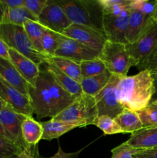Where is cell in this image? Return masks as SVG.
<instances>
[{"label":"cell","instance_id":"6da1fadb","mask_svg":"<svg viewBox=\"0 0 157 158\" xmlns=\"http://www.w3.org/2000/svg\"><path fill=\"white\" fill-rule=\"evenodd\" d=\"M34 87L29 86L33 114L38 119L55 117L69 106L76 98L58 84L52 74L42 64Z\"/></svg>","mask_w":157,"mask_h":158},{"label":"cell","instance_id":"7a4b0ae2","mask_svg":"<svg viewBox=\"0 0 157 158\" xmlns=\"http://www.w3.org/2000/svg\"><path fill=\"white\" fill-rule=\"evenodd\" d=\"M155 94L150 71L145 69L130 77L120 78L116 88L119 103L126 110L138 112L151 103Z\"/></svg>","mask_w":157,"mask_h":158},{"label":"cell","instance_id":"3957f363","mask_svg":"<svg viewBox=\"0 0 157 158\" xmlns=\"http://www.w3.org/2000/svg\"><path fill=\"white\" fill-rule=\"evenodd\" d=\"M72 23L103 31V10L99 0H57Z\"/></svg>","mask_w":157,"mask_h":158},{"label":"cell","instance_id":"277c9868","mask_svg":"<svg viewBox=\"0 0 157 158\" xmlns=\"http://www.w3.org/2000/svg\"><path fill=\"white\" fill-rule=\"evenodd\" d=\"M0 39L5 42L9 49H14L30 59L39 66L47 63L49 56L34 48L23 26L0 24Z\"/></svg>","mask_w":157,"mask_h":158},{"label":"cell","instance_id":"5b68a950","mask_svg":"<svg viewBox=\"0 0 157 158\" xmlns=\"http://www.w3.org/2000/svg\"><path fill=\"white\" fill-rule=\"evenodd\" d=\"M99 58L106 69L112 75L126 77L132 66H136L137 62L131 57L126 49V44L108 40L99 52Z\"/></svg>","mask_w":157,"mask_h":158},{"label":"cell","instance_id":"8992f818","mask_svg":"<svg viewBox=\"0 0 157 158\" xmlns=\"http://www.w3.org/2000/svg\"><path fill=\"white\" fill-rule=\"evenodd\" d=\"M97 117L95 98L83 93L64 110L52 119L58 121L81 122L88 126L93 125Z\"/></svg>","mask_w":157,"mask_h":158},{"label":"cell","instance_id":"52a82bcc","mask_svg":"<svg viewBox=\"0 0 157 158\" xmlns=\"http://www.w3.org/2000/svg\"><path fill=\"white\" fill-rule=\"evenodd\" d=\"M126 47L138 65L146 62L151 56L157 49V22L154 17L151 19L138 40L132 43L126 44Z\"/></svg>","mask_w":157,"mask_h":158},{"label":"cell","instance_id":"ba28073f","mask_svg":"<svg viewBox=\"0 0 157 158\" xmlns=\"http://www.w3.org/2000/svg\"><path fill=\"white\" fill-rule=\"evenodd\" d=\"M122 77L112 75L108 84L94 97L96 104L98 117L109 116L115 119L124 108L119 103L116 97V88Z\"/></svg>","mask_w":157,"mask_h":158},{"label":"cell","instance_id":"9c48e42d","mask_svg":"<svg viewBox=\"0 0 157 158\" xmlns=\"http://www.w3.org/2000/svg\"><path fill=\"white\" fill-rule=\"evenodd\" d=\"M63 35L72 39L97 52H101L108 41L104 32L84 25L72 23L62 32Z\"/></svg>","mask_w":157,"mask_h":158},{"label":"cell","instance_id":"30bf717a","mask_svg":"<svg viewBox=\"0 0 157 158\" xmlns=\"http://www.w3.org/2000/svg\"><path fill=\"white\" fill-rule=\"evenodd\" d=\"M129 9L120 13L103 14V29L109 41L127 44L128 23L129 18Z\"/></svg>","mask_w":157,"mask_h":158},{"label":"cell","instance_id":"8fae6325","mask_svg":"<svg viewBox=\"0 0 157 158\" xmlns=\"http://www.w3.org/2000/svg\"><path fill=\"white\" fill-rule=\"evenodd\" d=\"M38 22L44 27L61 34L72 24L57 0H48Z\"/></svg>","mask_w":157,"mask_h":158},{"label":"cell","instance_id":"7c38bea8","mask_svg":"<svg viewBox=\"0 0 157 158\" xmlns=\"http://www.w3.org/2000/svg\"><path fill=\"white\" fill-rule=\"evenodd\" d=\"M26 117L17 113L12 107L0 110V122L7 134L8 138L23 151L29 148L22 135V123Z\"/></svg>","mask_w":157,"mask_h":158},{"label":"cell","instance_id":"4fadbf2b","mask_svg":"<svg viewBox=\"0 0 157 158\" xmlns=\"http://www.w3.org/2000/svg\"><path fill=\"white\" fill-rule=\"evenodd\" d=\"M99 52L97 51L93 50L76 40L66 36L57 49L54 56L64 57L79 63L86 60L99 58Z\"/></svg>","mask_w":157,"mask_h":158},{"label":"cell","instance_id":"5bb4252c","mask_svg":"<svg viewBox=\"0 0 157 158\" xmlns=\"http://www.w3.org/2000/svg\"><path fill=\"white\" fill-rule=\"evenodd\" d=\"M0 98L15 111L25 116L33 114L30 97H26L0 77Z\"/></svg>","mask_w":157,"mask_h":158},{"label":"cell","instance_id":"9a60e30c","mask_svg":"<svg viewBox=\"0 0 157 158\" xmlns=\"http://www.w3.org/2000/svg\"><path fill=\"white\" fill-rule=\"evenodd\" d=\"M9 60L15 66L20 75L29 83V86L34 87L39 76L40 66L30 59L12 49H9Z\"/></svg>","mask_w":157,"mask_h":158},{"label":"cell","instance_id":"2e32d148","mask_svg":"<svg viewBox=\"0 0 157 158\" xmlns=\"http://www.w3.org/2000/svg\"><path fill=\"white\" fill-rule=\"evenodd\" d=\"M0 77L26 97H29V84L20 75L10 60L0 57Z\"/></svg>","mask_w":157,"mask_h":158},{"label":"cell","instance_id":"e0dca14e","mask_svg":"<svg viewBox=\"0 0 157 158\" xmlns=\"http://www.w3.org/2000/svg\"><path fill=\"white\" fill-rule=\"evenodd\" d=\"M125 143L138 150H147L157 147V126L143 127L131 134Z\"/></svg>","mask_w":157,"mask_h":158},{"label":"cell","instance_id":"ac0fdd59","mask_svg":"<svg viewBox=\"0 0 157 158\" xmlns=\"http://www.w3.org/2000/svg\"><path fill=\"white\" fill-rule=\"evenodd\" d=\"M41 124L43 128V135L42 140H46L48 141L58 138L64 134L75 128L86 127V124L81 122L58 121L53 119H51L48 121L42 122Z\"/></svg>","mask_w":157,"mask_h":158},{"label":"cell","instance_id":"d6986e66","mask_svg":"<svg viewBox=\"0 0 157 158\" xmlns=\"http://www.w3.org/2000/svg\"><path fill=\"white\" fill-rule=\"evenodd\" d=\"M152 18L145 16L141 12L135 9H129V18L126 34L127 43H132L136 41L145 30L149 22Z\"/></svg>","mask_w":157,"mask_h":158},{"label":"cell","instance_id":"ffe728a7","mask_svg":"<svg viewBox=\"0 0 157 158\" xmlns=\"http://www.w3.org/2000/svg\"><path fill=\"white\" fill-rule=\"evenodd\" d=\"M22 135L28 147L37 146L43 135L41 123L36 121L32 116H26L22 123Z\"/></svg>","mask_w":157,"mask_h":158},{"label":"cell","instance_id":"44dd1931","mask_svg":"<svg viewBox=\"0 0 157 158\" xmlns=\"http://www.w3.org/2000/svg\"><path fill=\"white\" fill-rule=\"evenodd\" d=\"M45 65H46L48 70L52 74L54 79L58 83V84L61 87H62L65 90L67 91L69 94H70L71 95L74 96L75 97H78V96L83 94L81 85H80L79 83L74 80L73 79L69 77V76L63 73L60 69H58L49 60H47V63H45Z\"/></svg>","mask_w":157,"mask_h":158},{"label":"cell","instance_id":"7402d4cb","mask_svg":"<svg viewBox=\"0 0 157 158\" xmlns=\"http://www.w3.org/2000/svg\"><path fill=\"white\" fill-rule=\"evenodd\" d=\"M27 20L38 22V18L31 13L24 6L8 8L4 6L1 24H10L14 26H23L24 23Z\"/></svg>","mask_w":157,"mask_h":158},{"label":"cell","instance_id":"603a6c76","mask_svg":"<svg viewBox=\"0 0 157 158\" xmlns=\"http://www.w3.org/2000/svg\"><path fill=\"white\" fill-rule=\"evenodd\" d=\"M112 75L108 69H106L99 75L83 78L80 82L83 93L94 97L108 84Z\"/></svg>","mask_w":157,"mask_h":158},{"label":"cell","instance_id":"cb8c5ba5","mask_svg":"<svg viewBox=\"0 0 157 158\" xmlns=\"http://www.w3.org/2000/svg\"><path fill=\"white\" fill-rule=\"evenodd\" d=\"M123 133H132L143 129V126L136 112L125 109L115 119Z\"/></svg>","mask_w":157,"mask_h":158},{"label":"cell","instance_id":"d4e9b609","mask_svg":"<svg viewBox=\"0 0 157 158\" xmlns=\"http://www.w3.org/2000/svg\"><path fill=\"white\" fill-rule=\"evenodd\" d=\"M48 60L52 62L63 73L69 76L78 83H80V82L82 81L83 77L81 75V69L78 63L69 59L59 56H49Z\"/></svg>","mask_w":157,"mask_h":158},{"label":"cell","instance_id":"484cf974","mask_svg":"<svg viewBox=\"0 0 157 158\" xmlns=\"http://www.w3.org/2000/svg\"><path fill=\"white\" fill-rule=\"evenodd\" d=\"M65 37L66 36L62 34L54 32L44 27L42 38L43 52L49 56H54L57 49L63 41Z\"/></svg>","mask_w":157,"mask_h":158},{"label":"cell","instance_id":"4316f807","mask_svg":"<svg viewBox=\"0 0 157 158\" xmlns=\"http://www.w3.org/2000/svg\"><path fill=\"white\" fill-rule=\"evenodd\" d=\"M23 28L34 48L38 52L44 53L42 49V44L44 26L38 23V22L27 20L23 24Z\"/></svg>","mask_w":157,"mask_h":158},{"label":"cell","instance_id":"83f0119b","mask_svg":"<svg viewBox=\"0 0 157 158\" xmlns=\"http://www.w3.org/2000/svg\"><path fill=\"white\" fill-rule=\"evenodd\" d=\"M79 65L83 78H87V77L99 75L106 69L104 63L99 58L83 61L79 63Z\"/></svg>","mask_w":157,"mask_h":158},{"label":"cell","instance_id":"f1b7e54d","mask_svg":"<svg viewBox=\"0 0 157 158\" xmlns=\"http://www.w3.org/2000/svg\"><path fill=\"white\" fill-rule=\"evenodd\" d=\"M136 113L143 127L157 126V101L153 100L146 107Z\"/></svg>","mask_w":157,"mask_h":158},{"label":"cell","instance_id":"f546056e","mask_svg":"<svg viewBox=\"0 0 157 158\" xmlns=\"http://www.w3.org/2000/svg\"><path fill=\"white\" fill-rule=\"evenodd\" d=\"M129 8L139 11L148 18H152L155 16V12H156L157 0L156 1L131 0Z\"/></svg>","mask_w":157,"mask_h":158},{"label":"cell","instance_id":"4dcf8cb0","mask_svg":"<svg viewBox=\"0 0 157 158\" xmlns=\"http://www.w3.org/2000/svg\"><path fill=\"white\" fill-rule=\"evenodd\" d=\"M95 126L103 131L105 134H115L122 132L121 129L113 118L109 116H100L94 122Z\"/></svg>","mask_w":157,"mask_h":158},{"label":"cell","instance_id":"1f68e13d","mask_svg":"<svg viewBox=\"0 0 157 158\" xmlns=\"http://www.w3.org/2000/svg\"><path fill=\"white\" fill-rule=\"evenodd\" d=\"M103 7V14L120 13L126 9H130L131 0H99Z\"/></svg>","mask_w":157,"mask_h":158},{"label":"cell","instance_id":"d6a6232c","mask_svg":"<svg viewBox=\"0 0 157 158\" xmlns=\"http://www.w3.org/2000/svg\"><path fill=\"white\" fill-rule=\"evenodd\" d=\"M80 151H78V152H75V153H70V154H68V153H65L59 146L58 147V151H57L56 154H55L54 156H52V157H49V158H77L78 154L80 153ZM17 158H42V157H40L39 154H38L37 146H32V147H29L27 149L22 151V152L19 155L17 156Z\"/></svg>","mask_w":157,"mask_h":158},{"label":"cell","instance_id":"836d02e7","mask_svg":"<svg viewBox=\"0 0 157 158\" xmlns=\"http://www.w3.org/2000/svg\"><path fill=\"white\" fill-rule=\"evenodd\" d=\"M22 151L10 140L0 136V158H11L18 156Z\"/></svg>","mask_w":157,"mask_h":158},{"label":"cell","instance_id":"e575fe53","mask_svg":"<svg viewBox=\"0 0 157 158\" xmlns=\"http://www.w3.org/2000/svg\"><path fill=\"white\" fill-rule=\"evenodd\" d=\"M140 150L135 149L123 143L112 150V157L111 158H138L136 154Z\"/></svg>","mask_w":157,"mask_h":158},{"label":"cell","instance_id":"d590c367","mask_svg":"<svg viewBox=\"0 0 157 158\" xmlns=\"http://www.w3.org/2000/svg\"><path fill=\"white\" fill-rule=\"evenodd\" d=\"M48 0H24V7L38 19L47 4Z\"/></svg>","mask_w":157,"mask_h":158},{"label":"cell","instance_id":"8d00e7d4","mask_svg":"<svg viewBox=\"0 0 157 158\" xmlns=\"http://www.w3.org/2000/svg\"><path fill=\"white\" fill-rule=\"evenodd\" d=\"M140 71L145 70V69H147L149 71L154 70V69H157V49L154 51L153 53L151 55V56L146 60V62H144L142 64L138 65L136 66Z\"/></svg>","mask_w":157,"mask_h":158},{"label":"cell","instance_id":"74e56055","mask_svg":"<svg viewBox=\"0 0 157 158\" xmlns=\"http://www.w3.org/2000/svg\"><path fill=\"white\" fill-rule=\"evenodd\" d=\"M138 158H157V147L151 149L140 150L136 154Z\"/></svg>","mask_w":157,"mask_h":158},{"label":"cell","instance_id":"f35d334b","mask_svg":"<svg viewBox=\"0 0 157 158\" xmlns=\"http://www.w3.org/2000/svg\"><path fill=\"white\" fill-rule=\"evenodd\" d=\"M6 7L17 8L24 6V0H0Z\"/></svg>","mask_w":157,"mask_h":158},{"label":"cell","instance_id":"ab89813d","mask_svg":"<svg viewBox=\"0 0 157 158\" xmlns=\"http://www.w3.org/2000/svg\"><path fill=\"white\" fill-rule=\"evenodd\" d=\"M9 46L5 43L4 41H2V40L0 39V57L9 60Z\"/></svg>","mask_w":157,"mask_h":158},{"label":"cell","instance_id":"60d3db41","mask_svg":"<svg viewBox=\"0 0 157 158\" xmlns=\"http://www.w3.org/2000/svg\"><path fill=\"white\" fill-rule=\"evenodd\" d=\"M150 73L151 76H152V80H153L154 89H155V94H154V95L157 96V69L150 71Z\"/></svg>","mask_w":157,"mask_h":158},{"label":"cell","instance_id":"b9f144b4","mask_svg":"<svg viewBox=\"0 0 157 158\" xmlns=\"http://www.w3.org/2000/svg\"><path fill=\"white\" fill-rule=\"evenodd\" d=\"M9 107H11V106H9V105H8L6 102L3 101V100L0 98V110L6 109V108H9Z\"/></svg>","mask_w":157,"mask_h":158},{"label":"cell","instance_id":"7bdbcfd3","mask_svg":"<svg viewBox=\"0 0 157 158\" xmlns=\"http://www.w3.org/2000/svg\"><path fill=\"white\" fill-rule=\"evenodd\" d=\"M0 136H2V137H6V138L9 139L8 138V136H7V134H6V131L4 130V128H3L1 122H0Z\"/></svg>","mask_w":157,"mask_h":158},{"label":"cell","instance_id":"ee69618b","mask_svg":"<svg viewBox=\"0 0 157 158\" xmlns=\"http://www.w3.org/2000/svg\"><path fill=\"white\" fill-rule=\"evenodd\" d=\"M154 18H155V21L157 22V9H156V12H155V16H154Z\"/></svg>","mask_w":157,"mask_h":158},{"label":"cell","instance_id":"f6af8a7d","mask_svg":"<svg viewBox=\"0 0 157 158\" xmlns=\"http://www.w3.org/2000/svg\"><path fill=\"white\" fill-rule=\"evenodd\" d=\"M11 158H17V156H15V157H11Z\"/></svg>","mask_w":157,"mask_h":158},{"label":"cell","instance_id":"bcb514c9","mask_svg":"<svg viewBox=\"0 0 157 158\" xmlns=\"http://www.w3.org/2000/svg\"><path fill=\"white\" fill-rule=\"evenodd\" d=\"M155 101H157V99H155Z\"/></svg>","mask_w":157,"mask_h":158}]
</instances>
